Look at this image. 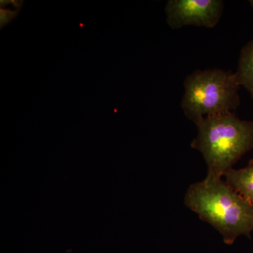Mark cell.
I'll list each match as a JSON object with an SVG mask.
<instances>
[{"label": "cell", "instance_id": "1", "mask_svg": "<svg viewBox=\"0 0 253 253\" xmlns=\"http://www.w3.org/2000/svg\"><path fill=\"white\" fill-rule=\"evenodd\" d=\"M184 204L232 245L239 236L251 238L253 205L236 192L223 178H206L189 186Z\"/></svg>", "mask_w": 253, "mask_h": 253}, {"label": "cell", "instance_id": "2", "mask_svg": "<svg viewBox=\"0 0 253 253\" xmlns=\"http://www.w3.org/2000/svg\"><path fill=\"white\" fill-rule=\"evenodd\" d=\"M196 126L191 146L202 154L208 177L224 178L253 149V121L241 120L234 112L203 118Z\"/></svg>", "mask_w": 253, "mask_h": 253}, {"label": "cell", "instance_id": "3", "mask_svg": "<svg viewBox=\"0 0 253 253\" xmlns=\"http://www.w3.org/2000/svg\"><path fill=\"white\" fill-rule=\"evenodd\" d=\"M240 86L236 72L196 70L184 80L181 108L196 126L203 118L234 112L241 104Z\"/></svg>", "mask_w": 253, "mask_h": 253}, {"label": "cell", "instance_id": "4", "mask_svg": "<svg viewBox=\"0 0 253 253\" xmlns=\"http://www.w3.org/2000/svg\"><path fill=\"white\" fill-rule=\"evenodd\" d=\"M224 3L221 0H169L165 11L172 29L184 26L212 28L220 21Z\"/></svg>", "mask_w": 253, "mask_h": 253}, {"label": "cell", "instance_id": "5", "mask_svg": "<svg viewBox=\"0 0 253 253\" xmlns=\"http://www.w3.org/2000/svg\"><path fill=\"white\" fill-rule=\"evenodd\" d=\"M224 178L236 192L253 205V159L250 160L246 167L239 169L232 168Z\"/></svg>", "mask_w": 253, "mask_h": 253}, {"label": "cell", "instance_id": "6", "mask_svg": "<svg viewBox=\"0 0 253 253\" xmlns=\"http://www.w3.org/2000/svg\"><path fill=\"white\" fill-rule=\"evenodd\" d=\"M236 74L240 86L244 87L253 100V40L241 49Z\"/></svg>", "mask_w": 253, "mask_h": 253}, {"label": "cell", "instance_id": "7", "mask_svg": "<svg viewBox=\"0 0 253 253\" xmlns=\"http://www.w3.org/2000/svg\"><path fill=\"white\" fill-rule=\"evenodd\" d=\"M18 11H19V10H18V11H11V10L1 8V10H0V14H1L0 15L1 28L6 26L11 20L14 19V18L16 17V15H17Z\"/></svg>", "mask_w": 253, "mask_h": 253}, {"label": "cell", "instance_id": "8", "mask_svg": "<svg viewBox=\"0 0 253 253\" xmlns=\"http://www.w3.org/2000/svg\"><path fill=\"white\" fill-rule=\"evenodd\" d=\"M249 4L251 5V7H252L253 10V0H251V1H249Z\"/></svg>", "mask_w": 253, "mask_h": 253}]
</instances>
